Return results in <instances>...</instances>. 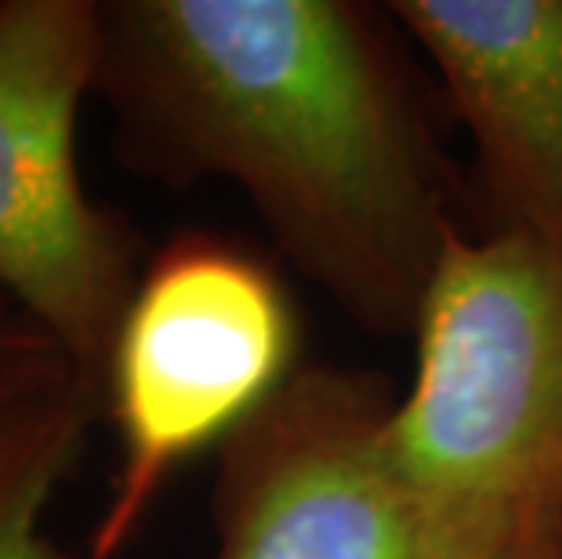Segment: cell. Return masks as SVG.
<instances>
[{
    "instance_id": "obj_1",
    "label": "cell",
    "mask_w": 562,
    "mask_h": 559,
    "mask_svg": "<svg viewBox=\"0 0 562 559\" xmlns=\"http://www.w3.org/2000/svg\"><path fill=\"white\" fill-rule=\"evenodd\" d=\"M389 26L356 0H105L94 94L124 168L240 186L305 280L403 338L464 225Z\"/></svg>"
},
{
    "instance_id": "obj_2",
    "label": "cell",
    "mask_w": 562,
    "mask_h": 559,
    "mask_svg": "<svg viewBox=\"0 0 562 559\" xmlns=\"http://www.w3.org/2000/svg\"><path fill=\"white\" fill-rule=\"evenodd\" d=\"M389 436L425 491L490 516L562 513V241L461 230L414 327Z\"/></svg>"
},
{
    "instance_id": "obj_3",
    "label": "cell",
    "mask_w": 562,
    "mask_h": 559,
    "mask_svg": "<svg viewBox=\"0 0 562 559\" xmlns=\"http://www.w3.org/2000/svg\"><path fill=\"white\" fill-rule=\"evenodd\" d=\"M392 407L374 374L297 367L218 450L214 559H508L526 523L425 491Z\"/></svg>"
},
{
    "instance_id": "obj_4",
    "label": "cell",
    "mask_w": 562,
    "mask_h": 559,
    "mask_svg": "<svg viewBox=\"0 0 562 559\" xmlns=\"http://www.w3.org/2000/svg\"><path fill=\"white\" fill-rule=\"evenodd\" d=\"M297 367V313L266 258L218 233L167 241L113 345L105 414L121 433V469L83 559L121 556L164 483L222 450Z\"/></svg>"
},
{
    "instance_id": "obj_5",
    "label": "cell",
    "mask_w": 562,
    "mask_h": 559,
    "mask_svg": "<svg viewBox=\"0 0 562 559\" xmlns=\"http://www.w3.org/2000/svg\"><path fill=\"white\" fill-rule=\"evenodd\" d=\"M99 44V0H0V288L105 396L142 251L80 182Z\"/></svg>"
},
{
    "instance_id": "obj_6",
    "label": "cell",
    "mask_w": 562,
    "mask_h": 559,
    "mask_svg": "<svg viewBox=\"0 0 562 559\" xmlns=\"http://www.w3.org/2000/svg\"><path fill=\"white\" fill-rule=\"evenodd\" d=\"M472 138L475 233L562 241V0H392Z\"/></svg>"
},
{
    "instance_id": "obj_7",
    "label": "cell",
    "mask_w": 562,
    "mask_h": 559,
    "mask_svg": "<svg viewBox=\"0 0 562 559\" xmlns=\"http://www.w3.org/2000/svg\"><path fill=\"white\" fill-rule=\"evenodd\" d=\"M102 414V392L74 385L0 425V559H77L52 541L44 513Z\"/></svg>"
},
{
    "instance_id": "obj_8",
    "label": "cell",
    "mask_w": 562,
    "mask_h": 559,
    "mask_svg": "<svg viewBox=\"0 0 562 559\" xmlns=\"http://www.w3.org/2000/svg\"><path fill=\"white\" fill-rule=\"evenodd\" d=\"M74 385L91 382L52 338V331L0 288V425L63 396Z\"/></svg>"
},
{
    "instance_id": "obj_9",
    "label": "cell",
    "mask_w": 562,
    "mask_h": 559,
    "mask_svg": "<svg viewBox=\"0 0 562 559\" xmlns=\"http://www.w3.org/2000/svg\"><path fill=\"white\" fill-rule=\"evenodd\" d=\"M508 559H562V513L526 523Z\"/></svg>"
}]
</instances>
